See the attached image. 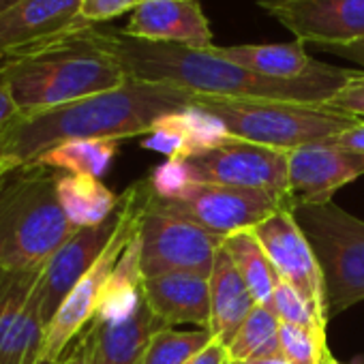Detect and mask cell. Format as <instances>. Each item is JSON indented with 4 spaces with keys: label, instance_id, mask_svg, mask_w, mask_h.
<instances>
[{
    "label": "cell",
    "instance_id": "obj_1",
    "mask_svg": "<svg viewBox=\"0 0 364 364\" xmlns=\"http://www.w3.org/2000/svg\"><path fill=\"white\" fill-rule=\"evenodd\" d=\"M99 35L131 80L165 84L196 97L328 103L358 73L326 65L304 80H270L223 58L217 46L193 50L176 43H154L114 28H99Z\"/></svg>",
    "mask_w": 364,
    "mask_h": 364
},
{
    "label": "cell",
    "instance_id": "obj_2",
    "mask_svg": "<svg viewBox=\"0 0 364 364\" xmlns=\"http://www.w3.org/2000/svg\"><path fill=\"white\" fill-rule=\"evenodd\" d=\"M193 103L196 95L191 92L129 77L114 90L48 112L22 114L0 131V144L20 165H28L52 146L69 139L122 141L144 137L163 116Z\"/></svg>",
    "mask_w": 364,
    "mask_h": 364
},
{
    "label": "cell",
    "instance_id": "obj_3",
    "mask_svg": "<svg viewBox=\"0 0 364 364\" xmlns=\"http://www.w3.org/2000/svg\"><path fill=\"white\" fill-rule=\"evenodd\" d=\"M127 80V71L101 41L99 26L0 63V88L14 97L22 114L48 112L114 90Z\"/></svg>",
    "mask_w": 364,
    "mask_h": 364
},
{
    "label": "cell",
    "instance_id": "obj_4",
    "mask_svg": "<svg viewBox=\"0 0 364 364\" xmlns=\"http://www.w3.org/2000/svg\"><path fill=\"white\" fill-rule=\"evenodd\" d=\"M58 176L28 163L0 182V268H43L73 236L56 193Z\"/></svg>",
    "mask_w": 364,
    "mask_h": 364
},
{
    "label": "cell",
    "instance_id": "obj_5",
    "mask_svg": "<svg viewBox=\"0 0 364 364\" xmlns=\"http://www.w3.org/2000/svg\"><path fill=\"white\" fill-rule=\"evenodd\" d=\"M193 105L217 116L232 137L285 152L304 144L338 137L362 122V118L326 103L196 97Z\"/></svg>",
    "mask_w": 364,
    "mask_h": 364
},
{
    "label": "cell",
    "instance_id": "obj_6",
    "mask_svg": "<svg viewBox=\"0 0 364 364\" xmlns=\"http://www.w3.org/2000/svg\"><path fill=\"white\" fill-rule=\"evenodd\" d=\"M321 268L328 317L364 300V221L334 202L291 208Z\"/></svg>",
    "mask_w": 364,
    "mask_h": 364
},
{
    "label": "cell",
    "instance_id": "obj_7",
    "mask_svg": "<svg viewBox=\"0 0 364 364\" xmlns=\"http://www.w3.org/2000/svg\"><path fill=\"white\" fill-rule=\"evenodd\" d=\"M148 200H150L148 178L137 180L135 185H131L120 196V223L107 249L103 251L99 262L90 268V272L71 289V294L65 298L56 315L48 321L43 349H41L43 364H56L65 355V351L71 347V343L95 321L105 285L112 277V270L118 264L131 238L137 234L139 219Z\"/></svg>",
    "mask_w": 364,
    "mask_h": 364
},
{
    "label": "cell",
    "instance_id": "obj_8",
    "mask_svg": "<svg viewBox=\"0 0 364 364\" xmlns=\"http://www.w3.org/2000/svg\"><path fill=\"white\" fill-rule=\"evenodd\" d=\"M139 264L144 279L167 272H198L210 277L221 236L182 219L150 200L141 213L139 228Z\"/></svg>",
    "mask_w": 364,
    "mask_h": 364
},
{
    "label": "cell",
    "instance_id": "obj_9",
    "mask_svg": "<svg viewBox=\"0 0 364 364\" xmlns=\"http://www.w3.org/2000/svg\"><path fill=\"white\" fill-rule=\"evenodd\" d=\"M193 182L225 185L268 193L281 206L289 200L287 152L230 137L228 141L185 159Z\"/></svg>",
    "mask_w": 364,
    "mask_h": 364
},
{
    "label": "cell",
    "instance_id": "obj_10",
    "mask_svg": "<svg viewBox=\"0 0 364 364\" xmlns=\"http://www.w3.org/2000/svg\"><path fill=\"white\" fill-rule=\"evenodd\" d=\"M152 200L165 210L221 238H228L240 230H253L281 206L268 193L225 185H208V182H189L185 189L171 198L161 200L152 196Z\"/></svg>",
    "mask_w": 364,
    "mask_h": 364
},
{
    "label": "cell",
    "instance_id": "obj_11",
    "mask_svg": "<svg viewBox=\"0 0 364 364\" xmlns=\"http://www.w3.org/2000/svg\"><path fill=\"white\" fill-rule=\"evenodd\" d=\"M43 268H0V364H43Z\"/></svg>",
    "mask_w": 364,
    "mask_h": 364
},
{
    "label": "cell",
    "instance_id": "obj_12",
    "mask_svg": "<svg viewBox=\"0 0 364 364\" xmlns=\"http://www.w3.org/2000/svg\"><path fill=\"white\" fill-rule=\"evenodd\" d=\"M270 18L317 50L364 39V0H259Z\"/></svg>",
    "mask_w": 364,
    "mask_h": 364
},
{
    "label": "cell",
    "instance_id": "obj_13",
    "mask_svg": "<svg viewBox=\"0 0 364 364\" xmlns=\"http://www.w3.org/2000/svg\"><path fill=\"white\" fill-rule=\"evenodd\" d=\"M364 176V154L345 148L334 137L304 144L287 152L289 200L285 208L328 204L332 196Z\"/></svg>",
    "mask_w": 364,
    "mask_h": 364
},
{
    "label": "cell",
    "instance_id": "obj_14",
    "mask_svg": "<svg viewBox=\"0 0 364 364\" xmlns=\"http://www.w3.org/2000/svg\"><path fill=\"white\" fill-rule=\"evenodd\" d=\"M253 234L262 242L277 274L285 283L294 285L328 323L330 317L326 306L321 268L294 213L285 206H279L272 215H268L262 223L253 228Z\"/></svg>",
    "mask_w": 364,
    "mask_h": 364
},
{
    "label": "cell",
    "instance_id": "obj_15",
    "mask_svg": "<svg viewBox=\"0 0 364 364\" xmlns=\"http://www.w3.org/2000/svg\"><path fill=\"white\" fill-rule=\"evenodd\" d=\"M82 28H88L82 22V0H22L0 14V60L39 50Z\"/></svg>",
    "mask_w": 364,
    "mask_h": 364
},
{
    "label": "cell",
    "instance_id": "obj_16",
    "mask_svg": "<svg viewBox=\"0 0 364 364\" xmlns=\"http://www.w3.org/2000/svg\"><path fill=\"white\" fill-rule=\"evenodd\" d=\"M120 31L154 43H176L193 50L215 48L210 20L200 0H141Z\"/></svg>",
    "mask_w": 364,
    "mask_h": 364
},
{
    "label": "cell",
    "instance_id": "obj_17",
    "mask_svg": "<svg viewBox=\"0 0 364 364\" xmlns=\"http://www.w3.org/2000/svg\"><path fill=\"white\" fill-rule=\"evenodd\" d=\"M120 223V204L118 210L97 228L75 230L73 236L54 253V257L46 264L41 277V294H43V315L50 321L71 289L90 272V268L99 262L103 251L107 249L116 228Z\"/></svg>",
    "mask_w": 364,
    "mask_h": 364
},
{
    "label": "cell",
    "instance_id": "obj_18",
    "mask_svg": "<svg viewBox=\"0 0 364 364\" xmlns=\"http://www.w3.org/2000/svg\"><path fill=\"white\" fill-rule=\"evenodd\" d=\"M141 294L163 328L191 323L200 330L210 326V279L198 272H167L146 277Z\"/></svg>",
    "mask_w": 364,
    "mask_h": 364
},
{
    "label": "cell",
    "instance_id": "obj_19",
    "mask_svg": "<svg viewBox=\"0 0 364 364\" xmlns=\"http://www.w3.org/2000/svg\"><path fill=\"white\" fill-rule=\"evenodd\" d=\"M232 135L225 124L198 105H189L180 112L163 116L148 135H144L141 146L154 150L167 159L185 161L200 152H206Z\"/></svg>",
    "mask_w": 364,
    "mask_h": 364
},
{
    "label": "cell",
    "instance_id": "obj_20",
    "mask_svg": "<svg viewBox=\"0 0 364 364\" xmlns=\"http://www.w3.org/2000/svg\"><path fill=\"white\" fill-rule=\"evenodd\" d=\"M210 326L208 332L215 341L230 347L236 332L255 309V298L249 291L247 283L238 274L228 251H217L215 266L210 272Z\"/></svg>",
    "mask_w": 364,
    "mask_h": 364
},
{
    "label": "cell",
    "instance_id": "obj_21",
    "mask_svg": "<svg viewBox=\"0 0 364 364\" xmlns=\"http://www.w3.org/2000/svg\"><path fill=\"white\" fill-rule=\"evenodd\" d=\"M95 330V364H139L150 336L161 330L144 294L137 309L122 321L90 323Z\"/></svg>",
    "mask_w": 364,
    "mask_h": 364
},
{
    "label": "cell",
    "instance_id": "obj_22",
    "mask_svg": "<svg viewBox=\"0 0 364 364\" xmlns=\"http://www.w3.org/2000/svg\"><path fill=\"white\" fill-rule=\"evenodd\" d=\"M217 50L223 58L270 80H304L326 67V63L311 58L298 39L266 46H217Z\"/></svg>",
    "mask_w": 364,
    "mask_h": 364
},
{
    "label": "cell",
    "instance_id": "obj_23",
    "mask_svg": "<svg viewBox=\"0 0 364 364\" xmlns=\"http://www.w3.org/2000/svg\"><path fill=\"white\" fill-rule=\"evenodd\" d=\"M58 202L75 230L105 223L120 204V196L107 189L101 178L60 173L56 185Z\"/></svg>",
    "mask_w": 364,
    "mask_h": 364
},
{
    "label": "cell",
    "instance_id": "obj_24",
    "mask_svg": "<svg viewBox=\"0 0 364 364\" xmlns=\"http://www.w3.org/2000/svg\"><path fill=\"white\" fill-rule=\"evenodd\" d=\"M118 146L120 141L116 139H69L39 154L33 165H41L69 176L101 178L112 167L118 154Z\"/></svg>",
    "mask_w": 364,
    "mask_h": 364
},
{
    "label": "cell",
    "instance_id": "obj_25",
    "mask_svg": "<svg viewBox=\"0 0 364 364\" xmlns=\"http://www.w3.org/2000/svg\"><path fill=\"white\" fill-rule=\"evenodd\" d=\"M223 249L232 257L238 274L247 283L257 304H270V298L281 281L270 257L266 255L262 242L253 230H240L223 240Z\"/></svg>",
    "mask_w": 364,
    "mask_h": 364
},
{
    "label": "cell",
    "instance_id": "obj_26",
    "mask_svg": "<svg viewBox=\"0 0 364 364\" xmlns=\"http://www.w3.org/2000/svg\"><path fill=\"white\" fill-rule=\"evenodd\" d=\"M281 319L266 304H255L240 330L236 332L232 345L228 347L234 362H253L257 358L281 353L279 345Z\"/></svg>",
    "mask_w": 364,
    "mask_h": 364
},
{
    "label": "cell",
    "instance_id": "obj_27",
    "mask_svg": "<svg viewBox=\"0 0 364 364\" xmlns=\"http://www.w3.org/2000/svg\"><path fill=\"white\" fill-rule=\"evenodd\" d=\"M210 341L208 330L161 328L150 336L139 364H185Z\"/></svg>",
    "mask_w": 364,
    "mask_h": 364
},
{
    "label": "cell",
    "instance_id": "obj_28",
    "mask_svg": "<svg viewBox=\"0 0 364 364\" xmlns=\"http://www.w3.org/2000/svg\"><path fill=\"white\" fill-rule=\"evenodd\" d=\"M268 306L281 319V323L298 326V328L311 330V332H315L319 336H326L328 323L319 317V313L315 311V306L294 285L285 283L283 279L279 281V285H277V289H274Z\"/></svg>",
    "mask_w": 364,
    "mask_h": 364
},
{
    "label": "cell",
    "instance_id": "obj_29",
    "mask_svg": "<svg viewBox=\"0 0 364 364\" xmlns=\"http://www.w3.org/2000/svg\"><path fill=\"white\" fill-rule=\"evenodd\" d=\"M279 345L281 353L291 364H323L326 355L330 353L326 336L289 323H281Z\"/></svg>",
    "mask_w": 364,
    "mask_h": 364
},
{
    "label": "cell",
    "instance_id": "obj_30",
    "mask_svg": "<svg viewBox=\"0 0 364 364\" xmlns=\"http://www.w3.org/2000/svg\"><path fill=\"white\" fill-rule=\"evenodd\" d=\"M141 0H82V22L101 26L127 11H133Z\"/></svg>",
    "mask_w": 364,
    "mask_h": 364
},
{
    "label": "cell",
    "instance_id": "obj_31",
    "mask_svg": "<svg viewBox=\"0 0 364 364\" xmlns=\"http://www.w3.org/2000/svg\"><path fill=\"white\" fill-rule=\"evenodd\" d=\"M326 105L364 120V71H358L345 86H341Z\"/></svg>",
    "mask_w": 364,
    "mask_h": 364
},
{
    "label": "cell",
    "instance_id": "obj_32",
    "mask_svg": "<svg viewBox=\"0 0 364 364\" xmlns=\"http://www.w3.org/2000/svg\"><path fill=\"white\" fill-rule=\"evenodd\" d=\"M58 364H95V330L88 326L65 351Z\"/></svg>",
    "mask_w": 364,
    "mask_h": 364
},
{
    "label": "cell",
    "instance_id": "obj_33",
    "mask_svg": "<svg viewBox=\"0 0 364 364\" xmlns=\"http://www.w3.org/2000/svg\"><path fill=\"white\" fill-rule=\"evenodd\" d=\"M230 351L225 345H221L219 341H210L206 347H202L191 360H187L185 364H230Z\"/></svg>",
    "mask_w": 364,
    "mask_h": 364
},
{
    "label": "cell",
    "instance_id": "obj_34",
    "mask_svg": "<svg viewBox=\"0 0 364 364\" xmlns=\"http://www.w3.org/2000/svg\"><path fill=\"white\" fill-rule=\"evenodd\" d=\"M328 54H334L338 58H345L349 63H355L360 67V71H364V39L360 41H353L349 46H336V48H328L323 50Z\"/></svg>",
    "mask_w": 364,
    "mask_h": 364
},
{
    "label": "cell",
    "instance_id": "obj_35",
    "mask_svg": "<svg viewBox=\"0 0 364 364\" xmlns=\"http://www.w3.org/2000/svg\"><path fill=\"white\" fill-rule=\"evenodd\" d=\"M20 116H22V112L16 105L14 97L5 88H0V131H5Z\"/></svg>",
    "mask_w": 364,
    "mask_h": 364
},
{
    "label": "cell",
    "instance_id": "obj_36",
    "mask_svg": "<svg viewBox=\"0 0 364 364\" xmlns=\"http://www.w3.org/2000/svg\"><path fill=\"white\" fill-rule=\"evenodd\" d=\"M338 144H343L345 148L349 150H355V152H362L364 154V120L360 124H355L353 129L341 133L338 137H334Z\"/></svg>",
    "mask_w": 364,
    "mask_h": 364
},
{
    "label": "cell",
    "instance_id": "obj_37",
    "mask_svg": "<svg viewBox=\"0 0 364 364\" xmlns=\"http://www.w3.org/2000/svg\"><path fill=\"white\" fill-rule=\"evenodd\" d=\"M22 165L3 148V144H0V182H3L9 173H14L16 169H20Z\"/></svg>",
    "mask_w": 364,
    "mask_h": 364
},
{
    "label": "cell",
    "instance_id": "obj_38",
    "mask_svg": "<svg viewBox=\"0 0 364 364\" xmlns=\"http://www.w3.org/2000/svg\"><path fill=\"white\" fill-rule=\"evenodd\" d=\"M249 364H291L283 353H274V355H266V358H257Z\"/></svg>",
    "mask_w": 364,
    "mask_h": 364
},
{
    "label": "cell",
    "instance_id": "obj_39",
    "mask_svg": "<svg viewBox=\"0 0 364 364\" xmlns=\"http://www.w3.org/2000/svg\"><path fill=\"white\" fill-rule=\"evenodd\" d=\"M18 3H22V0H0V14H5L7 9H11Z\"/></svg>",
    "mask_w": 364,
    "mask_h": 364
},
{
    "label": "cell",
    "instance_id": "obj_40",
    "mask_svg": "<svg viewBox=\"0 0 364 364\" xmlns=\"http://www.w3.org/2000/svg\"><path fill=\"white\" fill-rule=\"evenodd\" d=\"M323 364H343V362H338L332 353H328V355H326V360H323Z\"/></svg>",
    "mask_w": 364,
    "mask_h": 364
},
{
    "label": "cell",
    "instance_id": "obj_41",
    "mask_svg": "<svg viewBox=\"0 0 364 364\" xmlns=\"http://www.w3.org/2000/svg\"><path fill=\"white\" fill-rule=\"evenodd\" d=\"M230 364H249V362H234V360H232Z\"/></svg>",
    "mask_w": 364,
    "mask_h": 364
},
{
    "label": "cell",
    "instance_id": "obj_42",
    "mask_svg": "<svg viewBox=\"0 0 364 364\" xmlns=\"http://www.w3.org/2000/svg\"><path fill=\"white\" fill-rule=\"evenodd\" d=\"M56 364H58V362H56Z\"/></svg>",
    "mask_w": 364,
    "mask_h": 364
}]
</instances>
